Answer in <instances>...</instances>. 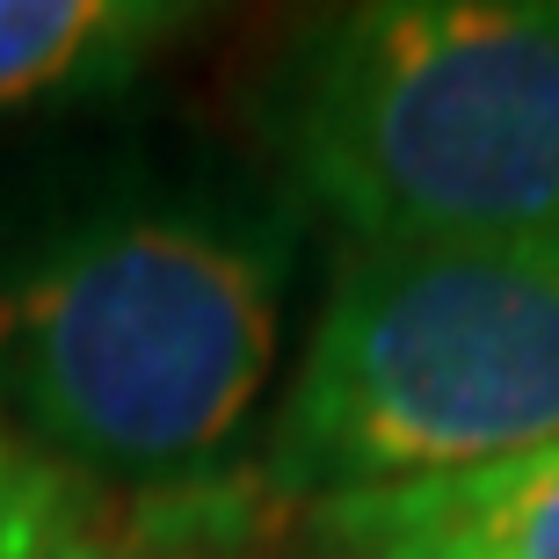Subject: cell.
I'll return each instance as SVG.
<instances>
[{"instance_id":"cell-1","label":"cell","mask_w":559,"mask_h":559,"mask_svg":"<svg viewBox=\"0 0 559 559\" xmlns=\"http://www.w3.org/2000/svg\"><path fill=\"white\" fill-rule=\"evenodd\" d=\"M290 254L284 197H103L0 276V385L73 465L204 473L270 393Z\"/></svg>"},{"instance_id":"cell-2","label":"cell","mask_w":559,"mask_h":559,"mask_svg":"<svg viewBox=\"0 0 559 559\" xmlns=\"http://www.w3.org/2000/svg\"><path fill=\"white\" fill-rule=\"evenodd\" d=\"M254 109L356 248L559 233V0L328 8L276 44Z\"/></svg>"},{"instance_id":"cell-3","label":"cell","mask_w":559,"mask_h":559,"mask_svg":"<svg viewBox=\"0 0 559 559\" xmlns=\"http://www.w3.org/2000/svg\"><path fill=\"white\" fill-rule=\"evenodd\" d=\"M559 443V233L356 248L320 306L262 487L334 501Z\"/></svg>"},{"instance_id":"cell-4","label":"cell","mask_w":559,"mask_h":559,"mask_svg":"<svg viewBox=\"0 0 559 559\" xmlns=\"http://www.w3.org/2000/svg\"><path fill=\"white\" fill-rule=\"evenodd\" d=\"M320 559H559V443L306 509Z\"/></svg>"},{"instance_id":"cell-5","label":"cell","mask_w":559,"mask_h":559,"mask_svg":"<svg viewBox=\"0 0 559 559\" xmlns=\"http://www.w3.org/2000/svg\"><path fill=\"white\" fill-rule=\"evenodd\" d=\"M189 22L167 0H0V117L117 95Z\"/></svg>"},{"instance_id":"cell-6","label":"cell","mask_w":559,"mask_h":559,"mask_svg":"<svg viewBox=\"0 0 559 559\" xmlns=\"http://www.w3.org/2000/svg\"><path fill=\"white\" fill-rule=\"evenodd\" d=\"M87 523V501L59 457L22 451L0 436V559H59V545Z\"/></svg>"},{"instance_id":"cell-7","label":"cell","mask_w":559,"mask_h":559,"mask_svg":"<svg viewBox=\"0 0 559 559\" xmlns=\"http://www.w3.org/2000/svg\"><path fill=\"white\" fill-rule=\"evenodd\" d=\"M59 559H218V538H197V531H182V523L153 516L145 531H95V523H81L73 538L59 545Z\"/></svg>"}]
</instances>
